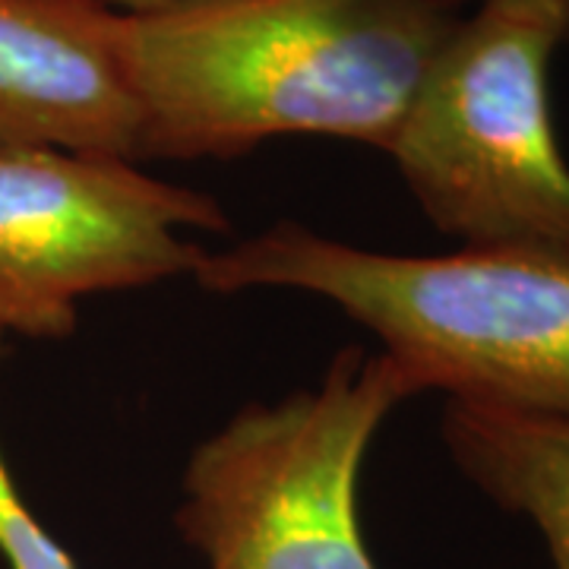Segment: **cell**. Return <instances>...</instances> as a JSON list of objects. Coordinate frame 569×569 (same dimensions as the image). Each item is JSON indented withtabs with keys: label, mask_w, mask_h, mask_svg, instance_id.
<instances>
[{
	"label": "cell",
	"mask_w": 569,
	"mask_h": 569,
	"mask_svg": "<svg viewBox=\"0 0 569 569\" xmlns=\"http://www.w3.org/2000/svg\"><path fill=\"white\" fill-rule=\"evenodd\" d=\"M206 291L295 288L367 326L418 392L569 418V263L516 250L377 253L298 222L203 253Z\"/></svg>",
	"instance_id": "2"
},
{
	"label": "cell",
	"mask_w": 569,
	"mask_h": 569,
	"mask_svg": "<svg viewBox=\"0 0 569 569\" xmlns=\"http://www.w3.org/2000/svg\"><path fill=\"white\" fill-rule=\"evenodd\" d=\"M96 0H0V149L140 159V111Z\"/></svg>",
	"instance_id": "6"
},
{
	"label": "cell",
	"mask_w": 569,
	"mask_h": 569,
	"mask_svg": "<svg viewBox=\"0 0 569 569\" xmlns=\"http://www.w3.org/2000/svg\"><path fill=\"white\" fill-rule=\"evenodd\" d=\"M108 10H118V13H152V10H168V7H181L190 0H96ZM452 3H466V0H452Z\"/></svg>",
	"instance_id": "10"
},
{
	"label": "cell",
	"mask_w": 569,
	"mask_h": 569,
	"mask_svg": "<svg viewBox=\"0 0 569 569\" xmlns=\"http://www.w3.org/2000/svg\"><path fill=\"white\" fill-rule=\"evenodd\" d=\"M452 0H190L108 17L140 159H238L276 137L387 152L462 17Z\"/></svg>",
	"instance_id": "1"
},
{
	"label": "cell",
	"mask_w": 569,
	"mask_h": 569,
	"mask_svg": "<svg viewBox=\"0 0 569 569\" xmlns=\"http://www.w3.org/2000/svg\"><path fill=\"white\" fill-rule=\"evenodd\" d=\"M478 3H488L512 20L529 22L557 44L569 41V0H478Z\"/></svg>",
	"instance_id": "9"
},
{
	"label": "cell",
	"mask_w": 569,
	"mask_h": 569,
	"mask_svg": "<svg viewBox=\"0 0 569 569\" xmlns=\"http://www.w3.org/2000/svg\"><path fill=\"white\" fill-rule=\"evenodd\" d=\"M440 430L468 481L500 509L526 516L553 569H569V418L449 399Z\"/></svg>",
	"instance_id": "7"
},
{
	"label": "cell",
	"mask_w": 569,
	"mask_h": 569,
	"mask_svg": "<svg viewBox=\"0 0 569 569\" xmlns=\"http://www.w3.org/2000/svg\"><path fill=\"white\" fill-rule=\"evenodd\" d=\"M0 557L10 569H77L70 553L58 545V538L26 507L3 456H0Z\"/></svg>",
	"instance_id": "8"
},
{
	"label": "cell",
	"mask_w": 569,
	"mask_h": 569,
	"mask_svg": "<svg viewBox=\"0 0 569 569\" xmlns=\"http://www.w3.org/2000/svg\"><path fill=\"white\" fill-rule=\"evenodd\" d=\"M411 396L387 351L346 348L313 389L241 408L187 459L181 538L206 569H377L358 481L377 430Z\"/></svg>",
	"instance_id": "3"
},
{
	"label": "cell",
	"mask_w": 569,
	"mask_h": 569,
	"mask_svg": "<svg viewBox=\"0 0 569 569\" xmlns=\"http://www.w3.org/2000/svg\"><path fill=\"white\" fill-rule=\"evenodd\" d=\"M224 228L219 200L127 159L0 149V336L67 339L86 298L193 276L187 231Z\"/></svg>",
	"instance_id": "5"
},
{
	"label": "cell",
	"mask_w": 569,
	"mask_h": 569,
	"mask_svg": "<svg viewBox=\"0 0 569 569\" xmlns=\"http://www.w3.org/2000/svg\"><path fill=\"white\" fill-rule=\"evenodd\" d=\"M557 48L541 29L478 3L389 142L427 219L466 250L569 263V164L550 114Z\"/></svg>",
	"instance_id": "4"
}]
</instances>
